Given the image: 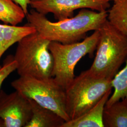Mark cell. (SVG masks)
Wrapping results in <instances>:
<instances>
[{"mask_svg": "<svg viewBox=\"0 0 127 127\" xmlns=\"http://www.w3.org/2000/svg\"><path fill=\"white\" fill-rule=\"evenodd\" d=\"M26 17L28 23L42 37L62 44H70L85 38L89 31L99 30L107 20V11L96 12L82 9L75 16L53 22L45 15L32 9Z\"/></svg>", "mask_w": 127, "mask_h": 127, "instance_id": "1", "label": "cell"}, {"mask_svg": "<svg viewBox=\"0 0 127 127\" xmlns=\"http://www.w3.org/2000/svg\"><path fill=\"white\" fill-rule=\"evenodd\" d=\"M96 53L89 72L112 80L127 59V36L106 20L99 29Z\"/></svg>", "mask_w": 127, "mask_h": 127, "instance_id": "2", "label": "cell"}, {"mask_svg": "<svg viewBox=\"0 0 127 127\" xmlns=\"http://www.w3.org/2000/svg\"><path fill=\"white\" fill-rule=\"evenodd\" d=\"M50 42L37 31L18 41L13 57L20 76L38 79L51 77L53 59L49 49Z\"/></svg>", "mask_w": 127, "mask_h": 127, "instance_id": "3", "label": "cell"}, {"mask_svg": "<svg viewBox=\"0 0 127 127\" xmlns=\"http://www.w3.org/2000/svg\"><path fill=\"white\" fill-rule=\"evenodd\" d=\"M100 37L99 30L94 31L82 41L62 44L50 41L49 49L53 59L51 77L65 90L75 78L74 69L80 59L89 54L91 57L95 50Z\"/></svg>", "mask_w": 127, "mask_h": 127, "instance_id": "4", "label": "cell"}, {"mask_svg": "<svg viewBox=\"0 0 127 127\" xmlns=\"http://www.w3.org/2000/svg\"><path fill=\"white\" fill-rule=\"evenodd\" d=\"M112 80L95 76L88 70L75 77L65 90L66 111L70 120L85 114L112 90Z\"/></svg>", "mask_w": 127, "mask_h": 127, "instance_id": "5", "label": "cell"}, {"mask_svg": "<svg viewBox=\"0 0 127 127\" xmlns=\"http://www.w3.org/2000/svg\"><path fill=\"white\" fill-rule=\"evenodd\" d=\"M11 85L15 91L28 98L54 111L65 122L70 121L66 111L65 90L53 78L38 79L20 76L12 82Z\"/></svg>", "mask_w": 127, "mask_h": 127, "instance_id": "6", "label": "cell"}, {"mask_svg": "<svg viewBox=\"0 0 127 127\" xmlns=\"http://www.w3.org/2000/svg\"><path fill=\"white\" fill-rule=\"evenodd\" d=\"M30 6L37 12L46 15L53 14L55 19L63 20L73 16L75 10L88 9L97 11L106 10L110 7V0H37Z\"/></svg>", "mask_w": 127, "mask_h": 127, "instance_id": "7", "label": "cell"}, {"mask_svg": "<svg viewBox=\"0 0 127 127\" xmlns=\"http://www.w3.org/2000/svg\"><path fill=\"white\" fill-rule=\"evenodd\" d=\"M32 116L29 99L15 91L9 94L0 90V119L4 127H26Z\"/></svg>", "mask_w": 127, "mask_h": 127, "instance_id": "8", "label": "cell"}, {"mask_svg": "<svg viewBox=\"0 0 127 127\" xmlns=\"http://www.w3.org/2000/svg\"><path fill=\"white\" fill-rule=\"evenodd\" d=\"M112 90L107 92L96 104L82 114L74 120L64 123L62 127H104L103 116L104 106Z\"/></svg>", "mask_w": 127, "mask_h": 127, "instance_id": "9", "label": "cell"}, {"mask_svg": "<svg viewBox=\"0 0 127 127\" xmlns=\"http://www.w3.org/2000/svg\"><path fill=\"white\" fill-rule=\"evenodd\" d=\"M36 31L35 28L28 23L23 26L0 24V60L9 47Z\"/></svg>", "mask_w": 127, "mask_h": 127, "instance_id": "10", "label": "cell"}, {"mask_svg": "<svg viewBox=\"0 0 127 127\" xmlns=\"http://www.w3.org/2000/svg\"><path fill=\"white\" fill-rule=\"evenodd\" d=\"M29 99L32 107V116L26 127H62L65 122L54 111Z\"/></svg>", "mask_w": 127, "mask_h": 127, "instance_id": "11", "label": "cell"}, {"mask_svg": "<svg viewBox=\"0 0 127 127\" xmlns=\"http://www.w3.org/2000/svg\"><path fill=\"white\" fill-rule=\"evenodd\" d=\"M104 106L103 121L104 127H127V99Z\"/></svg>", "mask_w": 127, "mask_h": 127, "instance_id": "12", "label": "cell"}, {"mask_svg": "<svg viewBox=\"0 0 127 127\" xmlns=\"http://www.w3.org/2000/svg\"><path fill=\"white\" fill-rule=\"evenodd\" d=\"M113 2L107 11V20L127 36V0H110Z\"/></svg>", "mask_w": 127, "mask_h": 127, "instance_id": "13", "label": "cell"}, {"mask_svg": "<svg viewBox=\"0 0 127 127\" xmlns=\"http://www.w3.org/2000/svg\"><path fill=\"white\" fill-rule=\"evenodd\" d=\"M26 15L21 7L12 0H0V21L8 25L17 26Z\"/></svg>", "mask_w": 127, "mask_h": 127, "instance_id": "14", "label": "cell"}, {"mask_svg": "<svg viewBox=\"0 0 127 127\" xmlns=\"http://www.w3.org/2000/svg\"><path fill=\"white\" fill-rule=\"evenodd\" d=\"M112 85L114 88V93L107 101L106 106H109L121 99H127V59L124 68L112 79Z\"/></svg>", "mask_w": 127, "mask_h": 127, "instance_id": "15", "label": "cell"}, {"mask_svg": "<svg viewBox=\"0 0 127 127\" xmlns=\"http://www.w3.org/2000/svg\"><path fill=\"white\" fill-rule=\"evenodd\" d=\"M17 63L13 56H8L5 60L3 65L0 68V90L1 85L5 79L9 75L16 70Z\"/></svg>", "mask_w": 127, "mask_h": 127, "instance_id": "16", "label": "cell"}, {"mask_svg": "<svg viewBox=\"0 0 127 127\" xmlns=\"http://www.w3.org/2000/svg\"><path fill=\"white\" fill-rule=\"evenodd\" d=\"M20 6L23 9L24 11L27 14L28 12V7L30 6V0H12Z\"/></svg>", "mask_w": 127, "mask_h": 127, "instance_id": "17", "label": "cell"}, {"mask_svg": "<svg viewBox=\"0 0 127 127\" xmlns=\"http://www.w3.org/2000/svg\"><path fill=\"white\" fill-rule=\"evenodd\" d=\"M0 127H4V123L3 121L0 119Z\"/></svg>", "mask_w": 127, "mask_h": 127, "instance_id": "18", "label": "cell"}, {"mask_svg": "<svg viewBox=\"0 0 127 127\" xmlns=\"http://www.w3.org/2000/svg\"><path fill=\"white\" fill-rule=\"evenodd\" d=\"M30 0V1H34V0Z\"/></svg>", "mask_w": 127, "mask_h": 127, "instance_id": "19", "label": "cell"}]
</instances>
